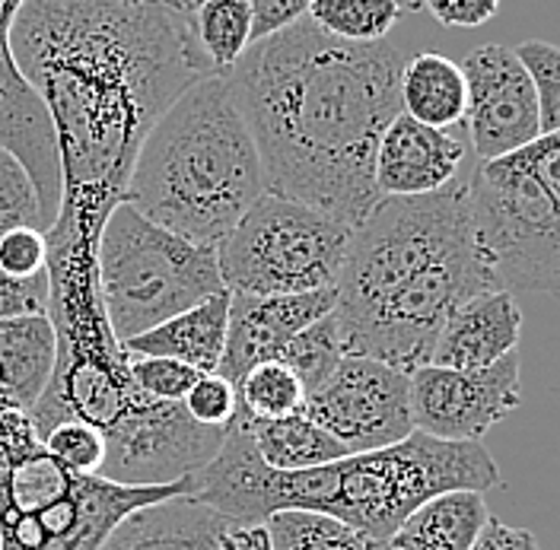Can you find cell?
Segmentation results:
<instances>
[{"label":"cell","mask_w":560,"mask_h":550,"mask_svg":"<svg viewBox=\"0 0 560 550\" xmlns=\"http://www.w3.org/2000/svg\"><path fill=\"white\" fill-rule=\"evenodd\" d=\"M7 45L48 108L61 163L45 271H100V236L125 201L143 140L217 70L188 13L160 0H23Z\"/></svg>","instance_id":"cell-1"},{"label":"cell","mask_w":560,"mask_h":550,"mask_svg":"<svg viewBox=\"0 0 560 550\" xmlns=\"http://www.w3.org/2000/svg\"><path fill=\"white\" fill-rule=\"evenodd\" d=\"M405 58L388 42H345L310 20L252 42L230 70L265 191L357 230L380 201L373 163L401 112Z\"/></svg>","instance_id":"cell-2"},{"label":"cell","mask_w":560,"mask_h":550,"mask_svg":"<svg viewBox=\"0 0 560 550\" xmlns=\"http://www.w3.org/2000/svg\"><path fill=\"white\" fill-rule=\"evenodd\" d=\"M500 468L481 443H450L415 430L395 446L360 452L310 471H275L261 461L240 417L226 423L223 446L191 475V496L233 525H258L283 510L341 518L385 545L427 500L450 490L500 487Z\"/></svg>","instance_id":"cell-3"},{"label":"cell","mask_w":560,"mask_h":550,"mask_svg":"<svg viewBox=\"0 0 560 550\" xmlns=\"http://www.w3.org/2000/svg\"><path fill=\"white\" fill-rule=\"evenodd\" d=\"M261 195V156L230 73H210L188 86L147 134L125 204L182 239L217 248Z\"/></svg>","instance_id":"cell-4"},{"label":"cell","mask_w":560,"mask_h":550,"mask_svg":"<svg viewBox=\"0 0 560 550\" xmlns=\"http://www.w3.org/2000/svg\"><path fill=\"white\" fill-rule=\"evenodd\" d=\"M475 239L468 182L418 198H380L350 233L335 280V315L348 341L408 280Z\"/></svg>","instance_id":"cell-5"},{"label":"cell","mask_w":560,"mask_h":550,"mask_svg":"<svg viewBox=\"0 0 560 550\" xmlns=\"http://www.w3.org/2000/svg\"><path fill=\"white\" fill-rule=\"evenodd\" d=\"M96 261L105 315L121 344L226 290L213 245L182 239L125 201L105 220Z\"/></svg>","instance_id":"cell-6"},{"label":"cell","mask_w":560,"mask_h":550,"mask_svg":"<svg viewBox=\"0 0 560 550\" xmlns=\"http://www.w3.org/2000/svg\"><path fill=\"white\" fill-rule=\"evenodd\" d=\"M191 496V478L166 487H128L77 475L42 446L0 471V550H100L143 506Z\"/></svg>","instance_id":"cell-7"},{"label":"cell","mask_w":560,"mask_h":550,"mask_svg":"<svg viewBox=\"0 0 560 550\" xmlns=\"http://www.w3.org/2000/svg\"><path fill=\"white\" fill-rule=\"evenodd\" d=\"M350 233L315 207L265 191L217 245L223 286L248 296L328 290L338 280Z\"/></svg>","instance_id":"cell-8"},{"label":"cell","mask_w":560,"mask_h":550,"mask_svg":"<svg viewBox=\"0 0 560 550\" xmlns=\"http://www.w3.org/2000/svg\"><path fill=\"white\" fill-rule=\"evenodd\" d=\"M103 436L100 478L128 487H166L208 468L223 446L226 426L198 423L182 401L147 398Z\"/></svg>","instance_id":"cell-9"},{"label":"cell","mask_w":560,"mask_h":550,"mask_svg":"<svg viewBox=\"0 0 560 550\" xmlns=\"http://www.w3.org/2000/svg\"><path fill=\"white\" fill-rule=\"evenodd\" d=\"M303 411L348 448V455L395 446L415 433L411 376L383 360L345 353L338 370L306 395Z\"/></svg>","instance_id":"cell-10"},{"label":"cell","mask_w":560,"mask_h":550,"mask_svg":"<svg viewBox=\"0 0 560 550\" xmlns=\"http://www.w3.org/2000/svg\"><path fill=\"white\" fill-rule=\"evenodd\" d=\"M520 370V350L485 370L420 366L411 373L415 430L450 443H481L506 413L523 405Z\"/></svg>","instance_id":"cell-11"},{"label":"cell","mask_w":560,"mask_h":550,"mask_svg":"<svg viewBox=\"0 0 560 550\" xmlns=\"http://www.w3.org/2000/svg\"><path fill=\"white\" fill-rule=\"evenodd\" d=\"M462 73L468 90V138L481 163L510 156L541 138L535 86L516 48L500 42L481 45L462 61Z\"/></svg>","instance_id":"cell-12"},{"label":"cell","mask_w":560,"mask_h":550,"mask_svg":"<svg viewBox=\"0 0 560 550\" xmlns=\"http://www.w3.org/2000/svg\"><path fill=\"white\" fill-rule=\"evenodd\" d=\"M335 312V286L293 296H248L230 293V321L226 344L217 366V376L230 385L268 360H278L303 328Z\"/></svg>","instance_id":"cell-13"},{"label":"cell","mask_w":560,"mask_h":550,"mask_svg":"<svg viewBox=\"0 0 560 550\" xmlns=\"http://www.w3.org/2000/svg\"><path fill=\"white\" fill-rule=\"evenodd\" d=\"M465 160V143L440 128H427L398 112L376 147L373 178L380 198L433 195L455 182Z\"/></svg>","instance_id":"cell-14"},{"label":"cell","mask_w":560,"mask_h":550,"mask_svg":"<svg viewBox=\"0 0 560 550\" xmlns=\"http://www.w3.org/2000/svg\"><path fill=\"white\" fill-rule=\"evenodd\" d=\"M523 338V312L510 290H493L468 300L443 325L433 356V366L450 370H485L490 363L513 353Z\"/></svg>","instance_id":"cell-15"},{"label":"cell","mask_w":560,"mask_h":550,"mask_svg":"<svg viewBox=\"0 0 560 550\" xmlns=\"http://www.w3.org/2000/svg\"><path fill=\"white\" fill-rule=\"evenodd\" d=\"M233 522L195 496H173L125 518L100 550H220Z\"/></svg>","instance_id":"cell-16"},{"label":"cell","mask_w":560,"mask_h":550,"mask_svg":"<svg viewBox=\"0 0 560 550\" xmlns=\"http://www.w3.org/2000/svg\"><path fill=\"white\" fill-rule=\"evenodd\" d=\"M226 321H230V290L178 312L138 338H128L121 347L128 356H170L208 376L220 366L226 344Z\"/></svg>","instance_id":"cell-17"},{"label":"cell","mask_w":560,"mask_h":550,"mask_svg":"<svg viewBox=\"0 0 560 550\" xmlns=\"http://www.w3.org/2000/svg\"><path fill=\"white\" fill-rule=\"evenodd\" d=\"M58 338L48 315L0 321V398L33 411L55 373Z\"/></svg>","instance_id":"cell-18"},{"label":"cell","mask_w":560,"mask_h":550,"mask_svg":"<svg viewBox=\"0 0 560 550\" xmlns=\"http://www.w3.org/2000/svg\"><path fill=\"white\" fill-rule=\"evenodd\" d=\"M488 518L481 490H450L405 518L385 550H471Z\"/></svg>","instance_id":"cell-19"},{"label":"cell","mask_w":560,"mask_h":550,"mask_svg":"<svg viewBox=\"0 0 560 550\" xmlns=\"http://www.w3.org/2000/svg\"><path fill=\"white\" fill-rule=\"evenodd\" d=\"M398 100L408 118H415L427 128L450 131L453 125L465 121V105H468L462 65H455L453 58L436 55V51L415 55L401 68Z\"/></svg>","instance_id":"cell-20"},{"label":"cell","mask_w":560,"mask_h":550,"mask_svg":"<svg viewBox=\"0 0 560 550\" xmlns=\"http://www.w3.org/2000/svg\"><path fill=\"white\" fill-rule=\"evenodd\" d=\"M236 417L245 423L261 461L275 471H310L318 465L348 458V448L325 426H318L303 408L283 417H271V420H248L243 413Z\"/></svg>","instance_id":"cell-21"},{"label":"cell","mask_w":560,"mask_h":550,"mask_svg":"<svg viewBox=\"0 0 560 550\" xmlns=\"http://www.w3.org/2000/svg\"><path fill=\"white\" fill-rule=\"evenodd\" d=\"M188 20L217 73H230L252 45V10L245 0H201Z\"/></svg>","instance_id":"cell-22"},{"label":"cell","mask_w":560,"mask_h":550,"mask_svg":"<svg viewBox=\"0 0 560 550\" xmlns=\"http://www.w3.org/2000/svg\"><path fill=\"white\" fill-rule=\"evenodd\" d=\"M271 550H385V545L360 535L341 518L310 513V510H283L265 518Z\"/></svg>","instance_id":"cell-23"},{"label":"cell","mask_w":560,"mask_h":550,"mask_svg":"<svg viewBox=\"0 0 560 550\" xmlns=\"http://www.w3.org/2000/svg\"><path fill=\"white\" fill-rule=\"evenodd\" d=\"M405 16L401 0H313L306 20L345 42H383Z\"/></svg>","instance_id":"cell-24"},{"label":"cell","mask_w":560,"mask_h":550,"mask_svg":"<svg viewBox=\"0 0 560 550\" xmlns=\"http://www.w3.org/2000/svg\"><path fill=\"white\" fill-rule=\"evenodd\" d=\"M345 338H341V325L338 315H325L313 321L310 328H303L290 344L283 347L278 360L300 378L303 391H315L325 378L338 370V363L345 360Z\"/></svg>","instance_id":"cell-25"},{"label":"cell","mask_w":560,"mask_h":550,"mask_svg":"<svg viewBox=\"0 0 560 550\" xmlns=\"http://www.w3.org/2000/svg\"><path fill=\"white\" fill-rule=\"evenodd\" d=\"M306 391L280 360L258 363L236 382V413L248 420H271L303 408Z\"/></svg>","instance_id":"cell-26"},{"label":"cell","mask_w":560,"mask_h":550,"mask_svg":"<svg viewBox=\"0 0 560 550\" xmlns=\"http://www.w3.org/2000/svg\"><path fill=\"white\" fill-rule=\"evenodd\" d=\"M13 230H38L45 233V213L35 191L33 178L23 163L0 147V239Z\"/></svg>","instance_id":"cell-27"},{"label":"cell","mask_w":560,"mask_h":550,"mask_svg":"<svg viewBox=\"0 0 560 550\" xmlns=\"http://www.w3.org/2000/svg\"><path fill=\"white\" fill-rule=\"evenodd\" d=\"M516 58L535 86L541 134H555L560 131V48L541 38H525L516 48Z\"/></svg>","instance_id":"cell-28"},{"label":"cell","mask_w":560,"mask_h":550,"mask_svg":"<svg viewBox=\"0 0 560 550\" xmlns=\"http://www.w3.org/2000/svg\"><path fill=\"white\" fill-rule=\"evenodd\" d=\"M42 446L77 475H100L105 461V436L83 420H61L42 436Z\"/></svg>","instance_id":"cell-29"},{"label":"cell","mask_w":560,"mask_h":550,"mask_svg":"<svg viewBox=\"0 0 560 550\" xmlns=\"http://www.w3.org/2000/svg\"><path fill=\"white\" fill-rule=\"evenodd\" d=\"M128 373L131 382L153 401H185L195 382L205 376L195 366L170 356H131Z\"/></svg>","instance_id":"cell-30"},{"label":"cell","mask_w":560,"mask_h":550,"mask_svg":"<svg viewBox=\"0 0 560 550\" xmlns=\"http://www.w3.org/2000/svg\"><path fill=\"white\" fill-rule=\"evenodd\" d=\"M42 448L33 413L0 398V471H10Z\"/></svg>","instance_id":"cell-31"},{"label":"cell","mask_w":560,"mask_h":550,"mask_svg":"<svg viewBox=\"0 0 560 550\" xmlns=\"http://www.w3.org/2000/svg\"><path fill=\"white\" fill-rule=\"evenodd\" d=\"M188 413L198 423L208 426H226L236 417V385H230L223 376L208 373L195 382V388L188 391V398L182 401Z\"/></svg>","instance_id":"cell-32"},{"label":"cell","mask_w":560,"mask_h":550,"mask_svg":"<svg viewBox=\"0 0 560 550\" xmlns=\"http://www.w3.org/2000/svg\"><path fill=\"white\" fill-rule=\"evenodd\" d=\"M23 315H48V274L13 277L0 271V321Z\"/></svg>","instance_id":"cell-33"},{"label":"cell","mask_w":560,"mask_h":550,"mask_svg":"<svg viewBox=\"0 0 560 550\" xmlns=\"http://www.w3.org/2000/svg\"><path fill=\"white\" fill-rule=\"evenodd\" d=\"M0 271L13 277H33L45 271V233L13 230L0 239Z\"/></svg>","instance_id":"cell-34"},{"label":"cell","mask_w":560,"mask_h":550,"mask_svg":"<svg viewBox=\"0 0 560 550\" xmlns=\"http://www.w3.org/2000/svg\"><path fill=\"white\" fill-rule=\"evenodd\" d=\"M245 3L252 10V42H261L306 20L313 0H245Z\"/></svg>","instance_id":"cell-35"},{"label":"cell","mask_w":560,"mask_h":550,"mask_svg":"<svg viewBox=\"0 0 560 550\" xmlns=\"http://www.w3.org/2000/svg\"><path fill=\"white\" fill-rule=\"evenodd\" d=\"M528 163V169L535 173L538 185L545 188V195L551 198V204L558 207L560 213V131L555 134H541L532 140L528 147L520 150Z\"/></svg>","instance_id":"cell-36"},{"label":"cell","mask_w":560,"mask_h":550,"mask_svg":"<svg viewBox=\"0 0 560 550\" xmlns=\"http://www.w3.org/2000/svg\"><path fill=\"white\" fill-rule=\"evenodd\" d=\"M440 26L450 30H478L490 23L500 10V0H423Z\"/></svg>","instance_id":"cell-37"},{"label":"cell","mask_w":560,"mask_h":550,"mask_svg":"<svg viewBox=\"0 0 560 550\" xmlns=\"http://www.w3.org/2000/svg\"><path fill=\"white\" fill-rule=\"evenodd\" d=\"M471 550H541L538 548V538L520 528V525H506L500 518H488V525L481 528L478 541L471 545Z\"/></svg>","instance_id":"cell-38"},{"label":"cell","mask_w":560,"mask_h":550,"mask_svg":"<svg viewBox=\"0 0 560 550\" xmlns=\"http://www.w3.org/2000/svg\"><path fill=\"white\" fill-rule=\"evenodd\" d=\"M220 550H271V535L268 525H233L220 538Z\"/></svg>","instance_id":"cell-39"},{"label":"cell","mask_w":560,"mask_h":550,"mask_svg":"<svg viewBox=\"0 0 560 550\" xmlns=\"http://www.w3.org/2000/svg\"><path fill=\"white\" fill-rule=\"evenodd\" d=\"M160 3H166V7H173L178 13H191L201 0H160Z\"/></svg>","instance_id":"cell-40"}]
</instances>
